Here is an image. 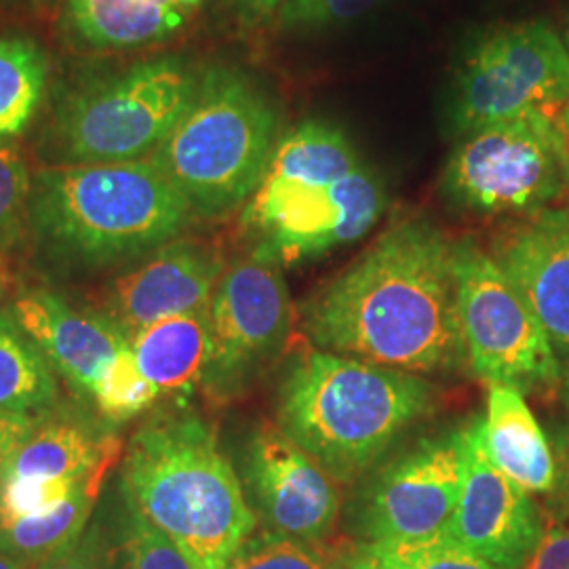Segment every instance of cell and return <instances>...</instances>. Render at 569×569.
<instances>
[{"label": "cell", "instance_id": "cell-1", "mask_svg": "<svg viewBox=\"0 0 569 569\" xmlns=\"http://www.w3.org/2000/svg\"><path fill=\"white\" fill-rule=\"evenodd\" d=\"M315 348L406 373L467 366L453 241L425 218L385 230L302 306Z\"/></svg>", "mask_w": 569, "mask_h": 569}, {"label": "cell", "instance_id": "cell-2", "mask_svg": "<svg viewBox=\"0 0 569 569\" xmlns=\"http://www.w3.org/2000/svg\"><path fill=\"white\" fill-rule=\"evenodd\" d=\"M197 222L159 167L129 163L41 167L32 178L28 241L60 274L136 264Z\"/></svg>", "mask_w": 569, "mask_h": 569}, {"label": "cell", "instance_id": "cell-3", "mask_svg": "<svg viewBox=\"0 0 569 569\" xmlns=\"http://www.w3.org/2000/svg\"><path fill=\"white\" fill-rule=\"evenodd\" d=\"M385 178L336 122L306 119L274 148L241 211L251 249L305 264L357 243L387 213Z\"/></svg>", "mask_w": 569, "mask_h": 569}, {"label": "cell", "instance_id": "cell-4", "mask_svg": "<svg viewBox=\"0 0 569 569\" xmlns=\"http://www.w3.org/2000/svg\"><path fill=\"white\" fill-rule=\"evenodd\" d=\"M124 502L161 529L192 569H224L256 531L243 483L194 411H169L143 422L122 451Z\"/></svg>", "mask_w": 569, "mask_h": 569}, {"label": "cell", "instance_id": "cell-5", "mask_svg": "<svg viewBox=\"0 0 569 569\" xmlns=\"http://www.w3.org/2000/svg\"><path fill=\"white\" fill-rule=\"evenodd\" d=\"M427 378L310 346L287 367L277 425L338 481L373 467L418 420L435 411Z\"/></svg>", "mask_w": 569, "mask_h": 569}, {"label": "cell", "instance_id": "cell-6", "mask_svg": "<svg viewBox=\"0 0 569 569\" xmlns=\"http://www.w3.org/2000/svg\"><path fill=\"white\" fill-rule=\"evenodd\" d=\"M199 74V66L176 53L74 72L49 93L37 159L70 167L152 157L192 102Z\"/></svg>", "mask_w": 569, "mask_h": 569}, {"label": "cell", "instance_id": "cell-7", "mask_svg": "<svg viewBox=\"0 0 569 569\" xmlns=\"http://www.w3.org/2000/svg\"><path fill=\"white\" fill-rule=\"evenodd\" d=\"M277 103L247 70L201 68L192 102L150 161L183 197L197 220L220 222L262 182L281 140Z\"/></svg>", "mask_w": 569, "mask_h": 569}, {"label": "cell", "instance_id": "cell-8", "mask_svg": "<svg viewBox=\"0 0 569 569\" xmlns=\"http://www.w3.org/2000/svg\"><path fill=\"white\" fill-rule=\"evenodd\" d=\"M569 136L550 112L489 122L458 136L441 173L449 209L467 216H531L568 190Z\"/></svg>", "mask_w": 569, "mask_h": 569}, {"label": "cell", "instance_id": "cell-9", "mask_svg": "<svg viewBox=\"0 0 569 569\" xmlns=\"http://www.w3.org/2000/svg\"><path fill=\"white\" fill-rule=\"evenodd\" d=\"M569 106V47L549 21L493 28L465 53L449 96V129L462 136L531 110Z\"/></svg>", "mask_w": 569, "mask_h": 569}, {"label": "cell", "instance_id": "cell-10", "mask_svg": "<svg viewBox=\"0 0 569 569\" xmlns=\"http://www.w3.org/2000/svg\"><path fill=\"white\" fill-rule=\"evenodd\" d=\"M460 327L470 371L491 385L521 392H552L563 369L526 300L472 239L453 241Z\"/></svg>", "mask_w": 569, "mask_h": 569}, {"label": "cell", "instance_id": "cell-11", "mask_svg": "<svg viewBox=\"0 0 569 569\" xmlns=\"http://www.w3.org/2000/svg\"><path fill=\"white\" fill-rule=\"evenodd\" d=\"M211 355L204 395L216 403L239 399L281 359L296 326L283 266L249 249L226 266L209 302Z\"/></svg>", "mask_w": 569, "mask_h": 569}, {"label": "cell", "instance_id": "cell-12", "mask_svg": "<svg viewBox=\"0 0 569 569\" xmlns=\"http://www.w3.org/2000/svg\"><path fill=\"white\" fill-rule=\"evenodd\" d=\"M465 428L418 441L371 477L357 505L367 540H420L448 528L465 481Z\"/></svg>", "mask_w": 569, "mask_h": 569}, {"label": "cell", "instance_id": "cell-13", "mask_svg": "<svg viewBox=\"0 0 569 569\" xmlns=\"http://www.w3.org/2000/svg\"><path fill=\"white\" fill-rule=\"evenodd\" d=\"M243 488L266 529L321 542L340 512L338 481L279 425H262L243 449Z\"/></svg>", "mask_w": 569, "mask_h": 569}, {"label": "cell", "instance_id": "cell-14", "mask_svg": "<svg viewBox=\"0 0 569 569\" xmlns=\"http://www.w3.org/2000/svg\"><path fill=\"white\" fill-rule=\"evenodd\" d=\"M545 529L528 491L489 460L481 418L465 428V481L448 531L458 545L498 569H521Z\"/></svg>", "mask_w": 569, "mask_h": 569}, {"label": "cell", "instance_id": "cell-15", "mask_svg": "<svg viewBox=\"0 0 569 569\" xmlns=\"http://www.w3.org/2000/svg\"><path fill=\"white\" fill-rule=\"evenodd\" d=\"M226 266L220 244L180 237L110 279L98 315L129 340L142 327L207 308Z\"/></svg>", "mask_w": 569, "mask_h": 569}, {"label": "cell", "instance_id": "cell-16", "mask_svg": "<svg viewBox=\"0 0 569 569\" xmlns=\"http://www.w3.org/2000/svg\"><path fill=\"white\" fill-rule=\"evenodd\" d=\"M502 232L491 258L547 331L555 352L569 359V211L547 207Z\"/></svg>", "mask_w": 569, "mask_h": 569}, {"label": "cell", "instance_id": "cell-17", "mask_svg": "<svg viewBox=\"0 0 569 569\" xmlns=\"http://www.w3.org/2000/svg\"><path fill=\"white\" fill-rule=\"evenodd\" d=\"M9 312L56 373L87 397L129 340L98 312H84L51 289H26Z\"/></svg>", "mask_w": 569, "mask_h": 569}, {"label": "cell", "instance_id": "cell-18", "mask_svg": "<svg viewBox=\"0 0 569 569\" xmlns=\"http://www.w3.org/2000/svg\"><path fill=\"white\" fill-rule=\"evenodd\" d=\"M60 34L74 51L127 53L173 39L186 16L176 0H60Z\"/></svg>", "mask_w": 569, "mask_h": 569}, {"label": "cell", "instance_id": "cell-19", "mask_svg": "<svg viewBox=\"0 0 569 569\" xmlns=\"http://www.w3.org/2000/svg\"><path fill=\"white\" fill-rule=\"evenodd\" d=\"M486 407L481 441L489 460L528 493H552L557 481L555 453L523 392L491 385Z\"/></svg>", "mask_w": 569, "mask_h": 569}, {"label": "cell", "instance_id": "cell-20", "mask_svg": "<svg viewBox=\"0 0 569 569\" xmlns=\"http://www.w3.org/2000/svg\"><path fill=\"white\" fill-rule=\"evenodd\" d=\"M119 458H122V446L117 432L102 430L72 416H42L39 427L0 477L79 479L98 468L117 467Z\"/></svg>", "mask_w": 569, "mask_h": 569}, {"label": "cell", "instance_id": "cell-21", "mask_svg": "<svg viewBox=\"0 0 569 569\" xmlns=\"http://www.w3.org/2000/svg\"><path fill=\"white\" fill-rule=\"evenodd\" d=\"M143 376L163 395H188L203 385L211 355L209 306L167 317L129 338Z\"/></svg>", "mask_w": 569, "mask_h": 569}, {"label": "cell", "instance_id": "cell-22", "mask_svg": "<svg viewBox=\"0 0 569 569\" xmlns=\"http://www.w3.org/2000/svg\"><path fill=\"white\" fill-rule=\"evenodd\" d=\"M51 84V58L39 39L0 34V146L16 143L39 119Z\"/></svg>", "mask_w": 569, "mask_h": 569}, {"label": "cell", "instance_id": "cell-23", "mask_svg": "<svg viewBox=\"0 0 569 569\" xmlns=\"http://www.w3.org/2000/svg\"><path fill=\"white\" fill-rule=\"evenodd\" d=\"M58 403V382L39 346L0 310V409L44 416Z\"/></svg>", "mask_w": 569, "mask_h": 569}, {"label": "cell", "instance_id": "cell-24", "mask_svg": "<svg viewBox=\"0 0 569 569\" xmlns=\"http://www.w3.org/2000/svg\"><path fill=\"white\" fill-rule=\"evenodd\" d=\"M340 569H498L458 545L448 531L420 540L359 542L338 552Z\"/></svg>", "mask_w": 569, "mask_h": 569}, {"label": "cell", "instance_id": "cell-25", "mask_svg": "<svg viewBox=\"0 0 569 569\" xmlns=\"http://www.w3.org/2000/svg\"><path fill=\"white\" fill-rule=\"evenodd\" d=\"M91 399L103 420L122 425L154 406L161 399V392L143 376L131 345L127 342L103 369Z\"/></svg>", "mask_w": 569, "mask_h": 569}, {"label": "cell", "instance_id": "cell-26", "mask_svg": "<svg viewBox=\"0 0 569 569\" xmlns=\"http://www.w3.org/2000/svg\"><path fill=\"white\" fill-rule=\"evenodd\" d=\"M224 569H340L338 555L279 531H253Z\"/></svg>", "mask_w": 569, "mask_h": 569}, {"label": "cell", "instance_id": "cell-27", "mask_svg": "<svg viewBox=\"0 0 569 569\" xmlns=\"http://www.w3.org/2000/svg\"><path fill=\"white\" fill-rule=\"evenodd\" d=\"M32 178L34 171L20 146H0V258L28 241Z\"/></svg>", "mask_w": 569, "mask_h": 569}, {"label": "cell", "instance_id": "cell-28", "mask_svg": "<svg viewBox=\"0 0 569 569\" xmlns=\"http://www.w3.org/2000/svg\"><path fill=\"white\" fill-rule=\"evenodd\" d=\"M114 569H192L180 549L154 528L140 510L124 502Z\"/></svg>", "mask_w": 569, "mask_h": 569}, {"label": "cell", "instance_id": "cell-29", "mask_svg": "<svg viewBox=\"0 0 569 569\" xmlns=\"http://www.w3.org/2000/svg\"><path fill=\"white\" fill-rule=\"evenodd\" d=\"M380 0H283L279 26L283 32H317L363 18Z\"/></svg>", "mask_w": 569, "mask_h": 569}, {"label": "cell", "instance_id": "cell-30", "mask_svg": "<svg viewBox=\"0 0 569 569\" xmlns=\"http://www.w3.org/2000/svg\"><path fill=\"white\" fill-rule=\"evenodd\" d=\"M37 569H114V549L106 545L102 529L93 526L74 545L56 552Z\"/></svg>", "mask_w": 569, "mask_h": 569}, {"label": "cell", "instance_id": "cell-31", "mask_svg": "<svg viewBox=\"0 0 569 569\" xmlns=\"http://www.w3.org/2000/svg\"><path fill=\"white\" fill-rule=\"evenodd\" d=\"M521 569H569V528L559 517H545L542 536Z\"/></svg>", "mask_w": 569, "mask_h": 569}, {"label": "cell", "instance_id": "cell-32", "mask_svg": "<svg viewBox=\"0 0 569 569\" xmlns=\"http://www.w3.org/2000/svg\"><path fill=\"white\" fill-rule=\"evenodd\" d=\"M47 416V413H44ZM42 416H26L0 409V475L39 427Z\"/></svg>", "mask_w": 569, "mask_h": 569}, {"label": "cell", "instance_id": "cell-33", "mask_svg": "<svg viewBox=\"0 0 569 569\" xmlns=\"http://www.w3.org/2000/svg\"><path fill=\"white\" fill-rule=\"evenodd\" d=\"M552 453L557 465V481L552 493L559 500V509L569 517V420L552 428Z\"/></svg>", "mask_w": 569, "mask_h": 569}, {"label": "cell", "instance_id": "cell-34", "mask_svg": "<svg viewBox=\"0 0 569 569\" xmlns=\"http://www.w3.org/2000/svg\"><path fill=\"white\" fill-rule=\"evenodd\" d=\"M283 0H228L234 16L247 26H258L279 13Z\"/></svg>", "mask_w": 569, "mask_h": 569}, {"label": "cell", "instance_id": "cell-35", "mask_svg": "<svg viewBox=\"0 0 569 569\" xmlns=\"http://www.w3.org/2000/svg\"><path fill=\"white\" fill-rule=\"evenodd\" d=\"M176 2H178V7H180V11L186 18L192 16L194 11H199L204 4V0H176Z\"/></svg>", "mask_w": 569, "mask_h": 569}, {"label": "cell", "instance_id": "cell-36", "mask_svg": "<svg viewBox=\"0 0 569 569\" xmlns=\"http://www.w3.org/2000/svg\"><path fill=\"white\" fill-rule=\"evenodd\" d=\"M7 293H9V277H7V270L0 266V305L7 298Z\"/></svg>", "mask_w": 569, "mask_h": 569}, {"label": "cell", "instance_id": "cell-37", "mask_svg": "<svg viewBox=\"0 0 569 569\" xmlns=\"http://www.w3.org/2000/svg\"><path fill=\"white\" fill-rule=\"evenodd\" d=\"M0 569H28L26 566H21L18 563L16 559H11V557H7V555H2L0 552Z\"/></svg>", "mask_w": 569, "mask_h": 569}, {"label": "cell", "instance_id": "cell-38", "mask_svg": "<svg viewBox=\"0 0 569 569\" xmlns=\"http://www.w3.org/2000/svg\"><path fill=\"white\" fill-rule=\"evenodd\" d=\"M561 392H563V401L569 407V359L568 366L563 369V378H561Z\"/></svg>", "mask_w": 569, "mask_h": 569}, {"label": "cell", "instance_id": "cell-39", "mask_svg": "<svg viewBox=\"0 0 569 569\" xmlns=\"http://www.w3.org/2000/svg\"><path fill=\"white\" fill-rule=\"evenodd\" d=\"M34 9H47V7H51L56 0H28Z\"/></svg>", "mask_w": 569, "mask_h": 569}, {"label": "cell", "instance_id": "cell-40", "mask_svg": "<svg viewBox=\"0 0 569 569\" xmlns=\"http://www.w3.org/2000/svg\"><path fill=\"white\" fill-rule=\"evenodd\" d=\"M561 124H563V129H566V133L569 136V106L566 110H561Z\"/></svg>", "mask_w": 569, "mask_h": 569}, {"label": "cell", "instance_id": "cell-41", "mask_svg": "<svg viewBox=\"0 0 569 569\" xmlns=\"http://www.w3.org/2000/svg\"><path fill=\"white\" fill-rule=\"evenodd\" d=\"M11 0H0V7H4V4H9Z\"/></svg>", "mask_w": 569, "mask_h": 569}, {"label": "cell", "instance_id": "cell-42", "mask_svg": "<svg viewBox=\"0 0 569 569\" xmlns=\"http://www.w3.org/2000/svg\"><path fill=\"white\" fill-rule=\"evenodd\" d=\"M566 42H568V47H569V26H568V34H566Z\"/></svg>", "mask_w": 569, "mask_h": 569}, {"label": "cell", "instance_id": "cell-43", "mask_svg": "<svg viewBox=\"0 0 569 569\" xmlns=\"http://www.w3.org/2000/svg\"><path fill=\"white\" fill-rule=\"evenodd\" d=\"M568 192H569V171H568Z\"/></svg>", "mask_w": 569, "mask_h": 569}]
</instances>
